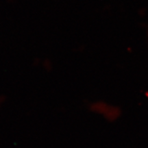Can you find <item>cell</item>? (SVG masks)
Listing matches in <instances>:
<instances>
[{"label":"cell","instance_id":"obj_1","mask_svg":"<svg viewBox=\"0 0 148 148\" xmlns=\"http://www.w3.org/2000/svg\"><path fill=\"white\" fill-rule=\"evenodd\" d=\"M3 101H4V99H3V98L1 97V96H0V108H1V106H2Z\"/></svg>","mask_w":148,"mask_h":148}]
</instances>
